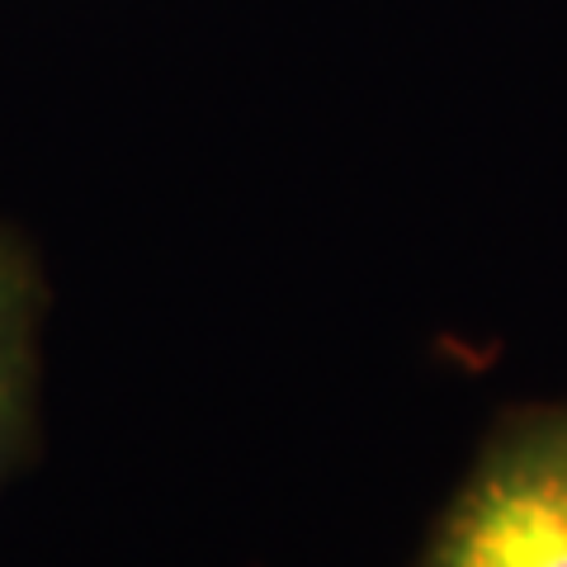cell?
Returning a JSON list of instances; mask_svg holds the SVG:
<instances>
[{
  "mask_svg": "<svg viewBox=\"0 0 567 567\" xmlns=\"http://www.w3.org/2000/svg\"><path fill=\"white\" fill-rule=\"evenodd\" d=\"M48 275L20 227L0 223V496L43 458V322Z\"/></svg>",
  "mask_w": 567,
  "mask_h": 567,
  "instance_id": "7a4b0ae2",
  "label": "cell"
},
{
  "mask_svg": "<svg viewBox=\"0 0 567 567\" xmlns=\"http://www.w3.org/2000/svg\"><path fill=\"white\" fill-rule=\"evenodd\" d=\"M412 567H567V402L496 425Z\"/></svg>",
  "mask_w": 567,
  "mask_h": 567,
  "instance_id": "6da1fadb",
  "label": "cell"
}]
</instances>
